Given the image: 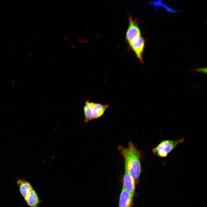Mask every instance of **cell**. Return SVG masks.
Returning a JSON list of instances; mask_svg holds the SVG:
<instances>
[{
	"instance_id": "cell-1",
	"label": "cell",
	"mask_w": 207,
	"mask_h": 207,
	"mask_svg": "<svg viewBox=\"0 0 207 207\" xmlns=\"http://www.w3.org/2000/svg\"><path fill=\"white\" fill-rule=\"evenodd\" d=\"M118 150L124 158V164L126 165L129 174L137 182L142 171L141 152L131 142L128 143L127 147L119 146Z\"/></svg>"
},
{
	"instance_id": "cell-2",
	"label": "cell",
	"mask_w": 207,
	"mask_h": 207,
	"mask_svg": "<svg viewBox=\"0 0 207 207\" xmlns=\"http://www.w3.org/2000/svg\"><path fill=\"white\" fill-rule=\"evenodd\" d=\"M184 137L176 140H165L162 141L152 149L153 154L161 157H166L168 154L179 144L183 143Z\"/></svg>"
},
{
	"instance_id": "cell-3",
	"label": "cell",
	"mask_w": 207,
	"mask_h": 207,
	"mask_svg": "<svg viewBox=\"0 0 207 207\" xmlns=\"http://www.w3.org/2000/svg\"><path fill=\"white\" fill-rule=\"evenodd\" d=\"M128 44L129 48L135 53L140 63L143 64V55L145 45L144 38L141 36L137 37Z\"/></svg>"
},
{
	"instance_id": "cell-4",
	"label": "cell",
	"mask_w": 207,
	"mask_h": 207,
	"mask_svg": "<svg viewBox=\"0 0 207 207\" xmlns=\"http://www.w3.org/2000/svg\"><path fill=\"white\" fill-rule=\"evenodd\" d=\"M141 36V31L137 19L129 17V23L126 34L125 39L129 43L135 37Z\"/></svg>"
},
{
	"instance_id": "cell-5",
	"label": "cell",
	"mask_w": 207,
	"mask_h": 207,
	"mask_svg": "<svg viewBox=\"0 0 207 207\" xmlns=\"http://www.w3.org/2000/svg\"><path fill=\"white\" fill-rule=\"evenodd\" d=\"M125 171L123 179V187L129 193L133 198L135 193V181L129 174L126 165L124 164Z\"/></svg>"
},
{
	"instance_id": "cell-6",
	"label": "cell",
	"mask_w": 207,
	"mask_h": 207,
	"mask_svg": "<svg viewBox=\"0 0 207 207\" xmlns=\"http://www.w3.org/2000/svg\"><path fill=\"white\" fill-rule=\"evenodd\" d=\"M93 120L101 117L106 110L109 107L108 104L95 103L89 101Z\"/></svg>"
},
{
	"instance_id": "cell-7",
	"label": "cell",
	"mask_w": 207,
	"mask_h": 207,
	"mask_svg": "<svg viewBox=\"0 0 207 207\" xmlns=\"http://www.w3.org/2000/svg\"><path fill=\"white\" fill-rule=\"evenodd\" d=\"M133 199L128 191L123 187L119 198V207H131L133 203Z\"/></svg>"
},
{
	"instance_id": "cell-8",
	"label": "cell",
	"mask_w": 207,
	"mask_h": 207,
	"mask_svg": "<svg viewBox=\"0 0 207 207\" xmlns=\"http://www.w3.org/2000/svg\"><path fill=\"white\" fill-rule=\"evenodd\" d=\"M21 195L25 198L30 192L33 189L31 184L25 179L18 178L16 181Z\"/></svg>"
},
{
	"instance_id": "cell-9",
	"label": "cell",
	"mask_w": 207,
	"mask_h": 207,
	"mask_svg": "<svg viewBox=\"0 0 207 207\" xmlns=\"http://www.w3.org/2000/svg\"><path fill=\"white\" fill-rule=\"evenodd\" d=\"M24 199L26 202L30 207H38L39 204L41 202L33 189Z\"/></svg>"
},
{
	"instance_id": "cell-10",
	"label": "cell",
	"mask_w": 207,
	"mask_h": 207,
	"mask_svg": "<svg viewBox=\"0 0 207 207\" xmlns=\"http://www.w3.org/2000/svg\"><path fill=\"white\" fill-rule=\"evenodd\" d=\"M89 100L86 101L84 107V112L85 116V121L88 122L93 120L91 107L89 103Z\"/></svg>"
},
{
	"instance_id": "cell-11",
	"label": "cell",
	"mask_w": 207,
	"mask_h": 207,
	"mask_svg": "<svg viewBox=\"0 0 207 207\" xmlns=\"http://www.w3.org/2000/svg\"><path fill=\"white\" fill-rule=\"evenodd\" d=\"M191 72H200L203 73H207V68H198L192 70Z\"/></svg>"
},
{
	"instance_id": "cell-12",
	"label": "cell",
	"mask_w": 207,
	"mask_h": 207,
	"mask_svg": "<svg viewBox=\"0 0 207 207\" xmlns=\"http://www.w3.org/2000/svg\"><path fill=\"white\" fill-rule=\"evenodd\" d=\"M79 41V42L80 43H84L87 42V41L85 39H83L82 40L80 39Z\"/></svg>"
},
{
	"instance_id": "cell-13",
	"label": "cell",
	"mask_w": 207,
	"mask_h": 207,
	"mask_svg": "<svg viewBox=\"0 0 207 207\" xmlns=\"http://www.w3.org/2000/svg\"><path fill=\"white\" fill-rule=\"evenodd\" d=\"M80 36H77L76 38V40H78L79 41L80 39Z\"/></svg>"
},
{
	"instance_id": "cell-14",
	"label": "cell",
	"mask_w": 207,
	"mask_h": 207,
	"mask_svg": "<svg viewBox=\"0 0 207 207\" xmlns=\"http://www.w3.org/2000/svg\"><path fill=\"white\" fill-rule=\"evenodd\" d=\"M68 38V37L66 35H65L63 37V39L65 40H66Z\"/></svg>"
},
{
	"instance_id": "cell-15",
	"label": "cell",
	"mask_w": 207,
	"mask_h": 207,
	"mask_svg": "<svg viewBox=\"0 0 207 207\" xmlns=\"http://www.w3.org/2000/svg\"><path fill=\"white\" fill-rule=\"evenodd\" d=\"M71 49H76V47L74 45H72L71 47Z\"/></svg>"
},
{
	"instance_id": "cell-16",
	"label": "cell",
	"mask_w": 207,
	"mask_h": 207,
	"mask_svg": "<svg viewBox=\"0 0 207 207\" xmlns=\"http://www.w3.org/2000/svg\"><path fill=\"white\" fill-rule=\"evenodd\" d=\"M80 10H81V8H79L78 9V11L79 12L80 11Z\"/></svg>"
},
{
	"instance_id": "cell-17",
	"label": "cell",
	"mask_w": 207,
	"mask_h": 207,
	"mask_svg": "<svg viewBox=\"0 0 207 207\" xmlns=\"http://www.w3.org/2000/svg\"><path fill=\"white\" fill-rule=\"evenodd\" d=\"M45 16H43V19H44V18H45Z\"/></svg>"
}]
</instances>
